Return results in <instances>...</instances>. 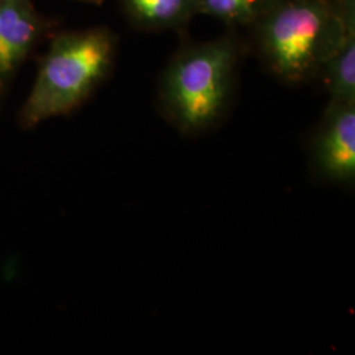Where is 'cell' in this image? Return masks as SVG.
I'll return each instance as SVG.
<instances>
[{
	"label": "cell",
	"instance_id": "6da1fadb",
	"mask_svg": "<svg viewBox=\"0 0 355 355\" xmlns=\"http://www.w3.org/2000/svg\"><path fill=\"white\" fill-rule=\"evenodd\" d=\"M114 55L116 37L105 26L57 35L20 110V127L33 129L74 112L108 76Z\"/></svg>",
	"mask_w": 355,
	"mask_h": 355
},
{
	"label": "cell",
	"instance_id": "7a4b0ae2",
	"mask_svg": "<svg viewBox=\"0 0 355 355\" xmlns=\"http://www.w3.org/2000/svg\"><path fill=\"white\" fill-rule=\"evenodd\" d=\"M354 0H278L262 13L258 40L268 67L287 82L320 73L343 37Z\"/></svg>",
	"mask_w": 355,
	"mask_h": 355
},
{
	"label": "cell",
	"instance_id": "3957f363",
	"mask_svg": "<svg viewBox=\"0 0 355 355\" xmlns=\"http://www.w3.org/2000/svg\"><path fill=\"white\" fill-rule=\"evenodd\" d=\"M239 51L218 38L179 51L167 66L159 99L166 116L184 133H199L221 119L233 85Z\"/></svg>",
	"mask_w": 355,
	"mask_h": 355
},
{
	"label": "cell",
	"instance_id": "277c9868",
	"mask_svg": "<svg viewBox=\"0 0 355 355\" xmlns=\"http://www.w3.org/2000/svg\"><path fill=\"white\" fill-rule=\"evenodd\" d=\"M318 174L330 182L355 180V104L330 102L312 141Z\"/></svg>",
	"mask_w": 355,
	"mask_h": 355
},
{
	"label": "cell",
	"instance_id": "5b68a950",
	"mask_svg": "<svg viewBox=\"0 0 355 355\" xmlns=\"http://www.w3.org/2000/svg\"><path fill=\"white\" fill-rule=\"evenodd\" d=\"M44 21L33 0H0V98L37 45Z\"/></svg>",
	"mask_w": 355,
	"mask_h": 355
},
{
	"label": "cell",
	"instance_id": "8992f818",
	"mask_svg": "<svg viewBox=\"0 0 355 355\" xmlns=\"http://www.w3.org/2000/svg\"><path fill=\"white\" fill-rule=\"evenodd\" d=\"M320 73L329 91L330 102L355 104V7L349 6L343 35Z\"/></svg>",
	"mask_w": 355,
	"mask_h": 355
},
{
	"label": "cell",
	"instance_id": "52a82bcc",
	"mask_svg": "<svg viewBox=\"0 0 355 355\" xmlns=\"http://www.w3.org/2000/svg\"><path fill=\"white\" fill-rule=\"evenodd\" d=\"M128 17L145 29H173L198 13V0H120Z\"/></svg>",
	"mask_w": 355,
	"mask_h": 355
},
{
	"label": "cell",
	"instance_id": "ba28073f",
	"mask_svg": "<svg viewBox=\"0 0 355 355\" xmlns=\"http://www.w3.org/2000/svg\"><path fill=\"white\" fill-rule=\"evenodd\" d=\"M198 13L245 23L255 17L257 10L250 0H198Z\"/></svg>",
	"mask_w": 355,
	"mask_h": 355
},
{
	"label": "cell",
	"instance_id": "9c48e42d",
	"mask_svg": "<svg viewBox=\"0 0 355 355\" xmlns=\"http://www.w3.org/2000/svg\"><path fill=\"white\" fill-rule=\"evenodd\" d=\"M252 1V4L254 6V8L258 11L262 6H263V3L266 1V0H250Z\"/></svg>",
	"mask_w": 355,
	"mask_h": 355
},
{
	"label": "cell",
	"instance_id": "30bf717a",
	"mask_svg": "<svg viewBox=\"0 0 355 355\" xmlns=\"http://www.w3.org/2000/svg\"><path fill=\"white\" fill-rule=\"evenodd\" d=\"M80 1H85V3H91V4H102L104 0H80Z\"/></svg>",
	"mask_w": 355,
	"mask_h": 355
}]
</instances>
